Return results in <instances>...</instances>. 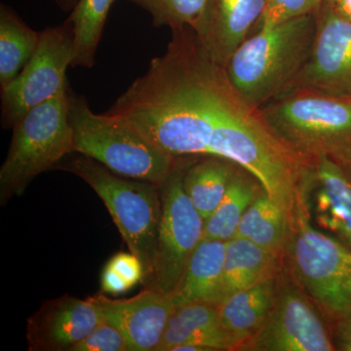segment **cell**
Returning a JSON list of instances; mask_svg holds the SVG:
<instances>
[{
  "label": "cell",
  "mask_w": 351,
  "mask_h": 351,
  "mask_svg": "<svg viewBox=\"0 0 351 351\" xmlns=\"http://www.w3.org/2000/svg\"><path fill=\"white\" fill-rule=\"evenodd\" d=\"M101 290L108 294L119 295L130 290L132 286L127 282L119 272L115 271L110 265H106L101 274Z\"/></svg>",
  "instance_id": "obj_29"
},
{
  "label": "cell",
  "mask_w": 351,
  "mask_h": 351,
  "mask_svg": "<svg viewBox=\"0 0 351 351\" xmlns=\"http://www.w3.org/2000/svg\"><path fill=\"white\" fill-rule=\"evenodd\" d=\"M265 0H207L196 34L215 62L226 66L262 17Z\"/></svg>",
  "instance_id": "obj_14"
},
{
  "label": "cell",
  "mask_w": 351,
  "mask_h": 351,
  "mask_svg": "<svg viewBox=\"0 0 351 351\" xmlns=\"http://www.w3.org/2000/svg\"><path fill=\"white\" fill-rule=\"evenodd\" d=\"M71 351H129V348L123 334L103 318L100 324Z\"/></svg>",
  "instance_id": "obj_27"
},
{
  "label": "cell",
  "mask_w": 351,
  "mask_h": 351,
  "mask_svg": "<svg viewBox=\"0 0 351 351\" xmlns=\"http://www.w3.org/2000/svg\"><path fill=\"white\" fill-rule=\"evenodd\" d=\"M57 6L64 12L71 13L75 6L77 5L80 0H53Z\"/></svg>",
  "instance_id": "obj_33"
},
{
  "label": "cell",
  "mask_w": 351,
  "mask_h": 351,
  "mask_svg": "<svg viewBox=\"0 0 351 351\" xmlns=\"http://www.w3.org/2000/svg\"><path fill=\"white\" fill-rule=\"evenodd\" d=\"M103 316L91 298L64 295L44 302L27 320V339L32 351H71L100 324Z\"/></svg>",
  "instance_id": "obj_13"
},
{
  "label": "cell",
  "mask_w": 351,
  "mask_h": 351,
  "mask_svg": "<svg viewBox=\"0 0 351 351\" xmlns=\"http://www.w3.org/2000/svg\"><path fill=\"white\" fill-rule=\"evenodd\" d=\"M267 351L335 350L322 320L299 293L285 291L246 348Z\"/></svg>",
  "instance_id": "obj_11"
},
{
  "label": "cell",
  "mask_w": 351,
  "mask_h": 351,
  "mask_svg": "<svg viewBox=\"0 0 351 351\" xmlns=\"http://www.w3.org/2000/svg\"><path fill=\"white\" fill-rule=\"evenodd\" d=\"M338 337H351V313L339 320Z\"/></svg>",
  "instance_id": "obj_32"
},
{
  "label": "cell",
  "mask_w": 351,
  "mask_h": 351,
  "mask_svg": "<svg viewBox=\"0 0 351 351\" xmlns=\"http://www.w3.org/2000/svg\"><path fill=\"white\" fill-rule=\"evenodd\" d=\"M56 169L77 176L100 196L129 250L144 265L147 282L156 255L161 216L160 186L115 174L103 164L78 152L64 157Z\"/></svg>",
  "instance_id": "obj_4"
},
{
  "label": "cell",
  "mask_w": 351,
  "mask_h": 351,
  "mask_svg": "<svg viewBox=\"0 0 351 351\" xmlns=\"http://www.w3.org/2000/svg\"><path fill=\"white\" fill-rule=\"evenodd\" d=\"M338 350L351 351V337H338L337 339Z\"/></svg>",
  "instance_id": "obj_34"
},
{
  "label": "cell",
  "mask_w": 351,
  "mask_h": 351,
  "mask_svg": "<svg viewBox=\"0 0 351 351\" xmlns=\"http://www.w3.org/2000/svg\"><path fill=\"white\" fill-rule=\"evenodd\" d=\"M40 39L11 7L0 5V90L19 76L34 56Z\"/></svg>",
  "instance_id": "obj_20"
},
{
  "label": "cell",
  "mask_w": 351,
  "mask_h": 351,
  "mask_svg": "<svg viewBox=\"0 0 351 351\" xmlns=\"http://www.w3.org/2000/svg\"><path fill=\"white\" fill-rule=\"evenodd\" d=\"M315 14L258 29L233 53L226 66L228 77L254 107L278 98L294 82L311 56Z\"/></svg>",
  "instance_id": "obj_2"
},
{
  "label": "cell",
  "mask_w": 351,
  "mask_h": 351,
  "mask_svg": "<svg viewBox=\"0 0 351 351\" xmlns=\"http://www.w3.org/2000/svg\"><path fill=\"white\" fill-rule=\"evenodd\" d=\"M332 4L339 17L351 22V0H336Z\"/></svg>",
  "instance_id": "obj_31"
},
{
  "label": "cell",
  "mask_w": 351,
  "mask_h": 351,
  "mask_svg": "<svg viewBox=\"0 0 351 351\" xmlns=\"http://www.w3.org/2000/svg\"><path fill=\"white\" fill-rule=\"evenodd\" d=\"M255 189L253 182L237 171L223 200L204 221L203 239L226 242L233 239L245 211L255 197Z\"/></svg>",
  "instance_id": "obj_24"
},
{
  "label": "cell",
  "mask_w": 351,
  "mask_h": 351,
  "mask_svg": "<svg viewBox=\"0 0 351 351\" xmlns=\"http://www.w3.org/2000/svg\"><path fill=\"white\" fill-rule=\"evenodd\" d=\"M274 265L276 254L249 240L235 237L226 241L223 300L232 293L269 279Z\"/></svg>",
  "instance_id": "obj_19"
},
{
  "label": "cell",
  "mask_w": 351,
  "mask_h": 351,
  "mask_svg": "<svg viewBox=\"0 0 351 351\" xmlns=\"http://www.w3.org/2000/svg\"><path fill=\"white\" fill-rule=\"evenodd\" d=\"M182 345L204 346L211 351L237 348L221 324L216 304L206 302L175 307L157 351H172Z\"/></svg>",
  "instance_id": "obj_16"
},
{
  "label": "cell",
  "mask_w": 351,
  "mask_h": 351,
  "mask_svg": "<svg viewBox=\"0 0 351 351\" xmlns=\"http://www.w3.org/2000/svg\"><path fill=\"white\" fill-rule=\"evenodd\" d=\"M69 121L75 152L94 159L115 174L160 186L177 158L157 149L133 127L106 114H97L87 99L68 88Z\"/></svg>",
  "instance_id": "obj_3"
},
{
  "label": "cell",
  "mask_w": 351,
  "mask_h": 351,
  "mask_svg": "<svg viewBox=\"0 0 351 351\" xmlns=\"http://www.w3.org/2000/svg\"><path fill=\"white\" fill-rule=\"evenodd\" d=\"M106 113L175 158L216 156L239 165L276 136L189 27L172 31L165 53Z\"/></svg>",
  "instance_id": "obj_1"
},
{
  "label": "cell",
  "mask_w": 351,
  "mask_h": 351,
  "mask_svg": "<svg viewBox=\"0 0 351 351\" xmlns=\"http://www.w3.org/2000/svg\"><path fill=\"white\" fill-rule=\"evenodd\" d=\"M274 133L300 156L315 161L351 147V98L293 90L262 108Z\"/></svg>",
  "instance_id": "obj_6"
},
{
  "label": "cell",
  "mask_w": 351,
  "mask_h": 351,
  "mask_svg": "<svg viewBox=\"0 0 351 351\" xmlns=\"http://www.w3.org/2000/svg\"><path fill=\"white\" fill-rule=\"evenodd\" d=\"M315 19L311 56L283 94L306 89L351 98V22L339 17L331 2L325 0Z\"/></svg>",
  "instance_id": "obj_10"
},
{
  "label": "cell",
  "mask_w": 351,
  "mask_h": 351,
  "mask_svg": "<svg viewBox=\"0 0 351 351\" xmlns=\"http://www.w3.org/2000/svg\"><path fill=\"white\" fill-rule=\"evenodd\" d=\"M299 215L291 248L295 276L328 314L343 319L351 313V249Z\"/></svg>",
  "instance_id": "obj_7"
},
{
  "label": "cell",
  "mask_w": 351,
  "mask_h": 351,
  "mask_svg": "<svg viewBox=\"0 0 351 351\" xmlns=\"http://www.w3.org/2000/svg\"><path fill=\"white\" fill-rule=\"evenodd\" d=\"M339 164L351 182V147L332 157Z\"/></svg>",
  "instance_id": "obj_30"
},
{
  "label": "cell",
  "mask_w": 351,
  "mask_h": 351,
  "mask_svg": "<svg viewBox=\"0 0 351 351\" xmlns=\"http://www.w3.org/2000/svg\"><path fill=\"white\" fill-rule=\"evenodd\" d=\"M29 110L13 127L8 154L0 168L2 204L25 193L34 178L56 168L75 152L69 121L68 88Z\"/></svg>",
  "instance_id": "obj_5"
},
{
  "label": "cell",
  "mask_w": 351,
  "mask_h": 351,
  "mask_svg": "<svg viewBox=\"0 0 351 351\" xmlns=\"http://www.w3.org/2000/svg\"><path fill=\"white\" fill-rule=\"evenodd\" d=\"M75 32L68 21L40 32L38 49L22 73L1 91V126L13 127L29 110L56 96L68 83Z\"/></svg>",
  "instance_id": "obj_9"
},
{
  "label": "cell",
  "mask_w": 351,
  "mask_h": 351,
  "mask_svg": "<svg viewBox=\"0 0 351 351\" xmlns=\"http://www.w3.org/2000/svg\"><path fill=\"white\" fill-rule=\"evenodd\" d=\"M285 233V211L263 191L247 208L235 237L276 254L282 246Z\"/></svg>",
  "instance_id": "obj_23"
},
{
  "label": "cell",
  "mask_w": 351,
  "mask_h": 351,
  "mask_svg": "<svg viewBox=\"0 0 351 351\" xmlns=\"http://www.w3.org/2000/svg\"><path fill=\"white\" fill-rule=\"evenodd\" d=\"M325 1L331 2V3H334L336 0H325Z\"/></svg>",
  "instance_id": "obj_35"
},
{
  "label": "cell",
  "mask_w": 351,
  "mask_h": 351,
  "mask_svg": "<svg viewBox=\"0 0 351 351\" xmlns=\"http://www.w3.org/2000/svg\"><path fill=\"white\" fill-rule=\"evenodd\" d=\"M226 242L202 239L189 258L181 280L170 293L175 306L191 302L218 304L223 300Z\"/></svg>",
  "instance_id": "obj_17"
},
{
  "label": "cell",
  "mask_w": 351,
  "mask_h": 351,
  "mask_svg": "<svg viewBox=\"0 0 351 351\" xmlns=\"http://www.w3.org/2000/svg\"><path fill=\"white\" fill-rule=\"evenodd\" d=\"M151 15L156 27L171 31L191 27L196 32L204 14L207 0H128Z\"/></svg>",
  "instance_id": "obj_25"
},
{
  "label": "cell",
  "mask_w": 351,
  "mask_h": 351,
  "mask_svg": "<svg viewBox=\"0 0 351 351\" xmlns=\"http://www.w3.org/2000/svg\"><path fill=\"white\" fill-rule=\"evenodd\" d=\"M274 304V283L269 278L228 295L217 308L221 324L239 346L261 329Z\"/></svg>",
  "instance_id": "obj_18"
},
{
  "label": "cell",
  "mask_w": 351,
  "mask_h": 351,
  "mask_svg": "<svg viewBox=\"0 0 351 351\" xmlns=\"http://www.w3.org/2000/svg\"><path fill=\"white\" fill-rule=\"evenodd\" d=\"M318 191L314 199L316 221L351 249V182L331 156L314 161Z\"/></svg>",
  "instance_id": "obj_15"
},
{
  "label": "cell",
  "mask_w": 351,
  "mask_h": 351,
  "mask_svg": "<svg viewBox=\"0 0 351 351\" xmlns=\"http://www.w3.org/2000/svg\"><path fill=\"white\" fill-rule=\"evenodd\" d=\"M104 319L125 337L129 351H157L175 309L170 294L147 288L130 299L91 297Z\"/></svg>",
  "instance_id": "obj_12"
},
{
  "label": "cell",
  "mask_w": 351,
  "mask_h": 351,
  "mask_svg": "<svg viewBox=\"0 0 351 351\" xmlns=\"http://www.w3.org/2000/svg\"><path fill=\"white\" fill-rule=\"evenodd\" d=\"M232 161L221 157L193 164L184 173V188L203 219H206L223 200L237 171Z\"/></svg>",
  "instance_id": "obj_21"
},
{
  "label": "cell",
  "mask_w": 351,
  "mask_h": 351,
  "mask_svg": "<svg viewBox=\"0 0 351 351\" xmlns=\"http://www.w3.org/2000/svg\"><path fill=\"white\" fill-rule=\"evenodd\" d=\"M112 269L130 284L132 288L145 281V269L142 262L133 253H119L108 263Z\"/></svg>",
  "instance_id": "obj_28"
},
{
  "label": "cell",
  "mask_w": 351,
  "mask_h": 351,
  "mask_svg": "<svg viewBox=\"0 0 351 351\" xmlns=\"http://www.w3.org/2000/svg\"><path fill=\"white\" fill-rule=\"evenodd\" d=\"M117 0H80L68 22L75 32L71 68L91 69L96 62L110 7Z\"/></svg>",
  "instance_id": "obj_22"
},
{
  "label": "cell",
  "mask_w": 351,
  "mask_h": 351,
  "mask_svg": "<svg viewBox=\"0 0 351 351\" xmlns=\"http://www.w3.org/2000/svg\"><path fill=\"white\" fill-rule=\"evenodd\" d=\"M176 163L160 186L161 216L154 267L147 288L170 294L181 280L189 258L203 239L204 221L184 188Z\"/></svg>",
  "instance_id": "obj_8"
},
{
  "label": "cell",
  "mask_w": 351,
  "mask_h": 351,
  "mask_svg": "<svg viewBox=\"0 0 351 351\" xmlns=\"http://www.w3.org/2000/svg\"><path fill=\"white\" fill-rule=\"evenodd\" d=\"M324 0H265L258 29H269L289 21L317 12Z\"/></svg>",
  "instance_id": "obj_26"
}]
</instances>
